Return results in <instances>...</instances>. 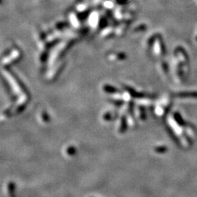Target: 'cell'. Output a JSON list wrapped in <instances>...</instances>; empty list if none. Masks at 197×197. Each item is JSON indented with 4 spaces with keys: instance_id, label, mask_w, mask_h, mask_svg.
<instances>
[{
    "instance_id": "obj_1",
    "label": "cell",
    "mask_w": 197,
    "mask_h": 197,
    "mask_svg": "<svg viewBox=\"0 0 197 197\" xmlns=\"http://www.w3.org/2000/svg\"><path fill=\"white\" fill-rule=\"evenodd\" d=\"M7 194H8V197H16V185L13 182H10L7 185Z\"/></svg>"
},
{
    "instance_id": "obj_2",
    "label": "cell",
    "mask_w": 197,
    "mask_h": 197,
    "mask_svg": "<svg viewBox=\"0 0 197 197\" xmlns=\"http://www.w3.org/2000/svg\"><path fill=\"white\" fill-rule=\"evenodd\" d=\"M174 120L176 121V122L178 123V125H180V126H185L186 123H185V121H183V118H182L181 115H180V114L177 113V112H175L174 115Z\"/></svg>"
},
{
    "instance_id": "obj_3",
    "label": "cell",
    "mask_w": 197,
    "mask_h": 197,
    "mask_svg": "<svg viewBox=\"0 0 197 197\" xmlns=\"http://www.w3.org/2000/svg\"><path fill=\"white\" fill-rule=\"evenodd\" d=\"M127 128V122H126V117H122L121 121V127H120V132L121 133H123L126 130Z\"/></svg>"
},
{
    "instance_id": "obj_4",
    "label": "cell",
    "mask_w": 197,
    "mask_h": 197,
    "mask_svg": "<svg viewBox=\"0 0 197 197\" xmlns=\"http://www.w3.org/2000/svg\"><path fill=\"white\" fill-rule=\"evenodd\" d=\"M76 152H77L76 148H75L74 146H72V145L69 146L68 148H67V150H66V153H67V154L70 156H74L75 153H76Z\"/></svg>"
},
{
    "instance_id": "obj_5",
    "label": "cell",
    "mask_w": 197,
    "mask_h": 197,
    "mask_svg": "<svg viewBox=\"0 0 197 197\" xmlns=\"http://www.w3.org/2000/svg\"><path fill=\"white\" fill-rule=\"evenodd\" d=\"M180 97H196L197 94L196 93H183L179 94Z\"/></svg>"
},
{
    "instance_id": "obj_6",
    "label": "cell",
    "mask_w": 197,
    "mask_h": 197,
    "mask_svg": "<svg viewBox=\"0 0 197 197\" xmlns=\"http://www.w3.org/2000/svg\"><path fill=\"white\" fill-rule=\"evenodd\" d=\"M42 119H43V121H44V122L46 123L49 122L50 117L48 114H47L46 112H43V113H42Z\"/></svg>"
},
{
    "instance_id": "obj_7",
    "label": "cell",
    "mask_w": 197,
    "mask_h": 197,
    "mask_svg": "<svg viewBox=\"0 0 197 197\" xmlns=\"http://www.w3.org/2000/svg\"><path fill=\"white\" fill-rule=\"evenodd\" d=\"M155 150H156V152H157V153H165V152L166 151V147H164V146L157 147V148L155 149Z\"/></svg>"
},
{
    "instance_id": "obj_8",
    "label": "cell",
    "mask_w": 197,
    "mask_h": 197,
    "mask_svg": "<svg viewBox=\"0 0 197 197\" xmlns=\"http://www.w3.org/2000/svg\"><path fill=\"white\" fill-rule=\"evenodd\" d=\"M105 90H106V91H107V92L110 93H114L116 91V90H115L114 88H112V87H106Z\"/></svg>"
},
{
    "instance_id": "obj_9",
    "label": "cell",
    "mask_w": 197,
    "mask_h": 197,
    "mask_svg": "<svg viewBox=\"0 0 197 197\" xmlns=\"http://www.w3.org/2000/svg\"><path fill=\"white\" fill-rule=\"evenodd\" d=\"M111 118H112V117H111L110 114L107 113V114H105V115H104V119H105V121H110Z\"/></svg>"
}]
</instances>
